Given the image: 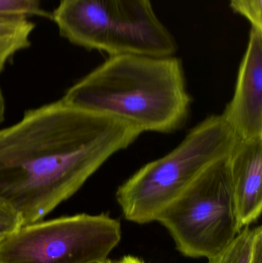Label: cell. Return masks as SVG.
Returning a JSON list of instances; mask_svg holds the SVG:
<instances>
[{
  "instance_id": "cell-12",
  "label": "cell",
  "mask_w": 262,
  "mask_h": 263,
  "mask_svg": "<svg viewBox=\"0 0 262 263\" xmlns=\"http://www.w3.org/2000/svg\"><path fill=\"white\" fill-rule=\"evenodd\" d=\"M23 226L19 213L0 198V241L13 234Z\"/></svg>"
},
{
  "instance_id": "cell-14",
  "label": "cell",
  "mask_w": 262,
  "mask_h": 263,
  "mask_svg": "<svg viewBox=\"0 0 262 263\" xmlns=\"http://www.w3.org/2000/svg\"><path fill=\"white\" fill-rule=\"evenodd\" d=\"M118 263H145L138 258L132 256H124Z\"/></svg>"
},
{
  "instance_id": "cell-17",
  "label": "cell",
  "mask_w": 262,
  "mask_h": 263,
  "mask_svg": "<svg viewBox=\"0 0 262 263\" xmlns=\"http://www.w3.org/2000/svg\"><path fill=\"white\" fill-rule=\"evenodd\" d=\"M256 263H262V258L261 259H260L259 260H258V262Z\"/></svg>"
},
{
  "instance_id": "cell-13",
  "label": "cell",
  "mask_w": 262,
  "mask_h": 263,
  "mask_svg": "<svg viewBox=\"0 0 262 263\" xmlns=\"http://www.w3.org/2000/svg\"><path fill=\"white\" fill-rule=\"evenodd\" d=\"M230 6L247 18L252 27L262 29V0H230Z\"/></svg>"
},
{
  "instance_id": "cell-1",
  "label": "cell",
  "mask_w": 262,
  "mask_h": 263,
  "mask_svg": "<svg viewBox=\"0 0 262 263\" xmlns=\"http://www.w3.org/2000/svg\"><path fill=\"white\" fill-rule=\"evenodd\" d=\"M141 134L63 100L28 111L0 130V198L24 226L39 222Z\"/></svg>"
},
{
  "instance_id": "cell-7",
  "label": "cell",
  "mask_w": 262,
  "mask_h": 263,
  "mask_svg": "<svg viewBox=\"0 0 262 263\" xmlns=\"http://www.w3.org/2000/svg\"><path fill=\"white\" fill-rule=\"evenodd\" d=\"M223 119L238 139L262 136V29L252 27L235 92Z\"/></svg>"
},
{
  "instance_id": "cell-15",
  "label": "cell",
  "mask_w": 262,
  "mask_h": 263,
  "mask_svg": "<svg viewBox=\"0 0 262 263\" xmlns=\"http://www.w3.org/2000/svg\"><path fill=\"white\" fill-rule=\"evenodd\" d=\"M5 114V102L3 98V93H2L1 89H0V123L3 122L4 119Z\"/></svg>"
},
{
  "instance_id": "cell-3",
  "label": "cell",
  "mask_w": 262,
  "mask_h": 263,
  "mask_svg": "<svg viewBox=\"0 0 262 263\" xmlns=\"http://www.w3.org/2000/svg\"><path fill=\"white\" fill-rule=\"evenodd\" d=\"M238 138L221 115H212L191 129L169 154L142 167L116 191L127 220L156 221L162 212L211 165L229 156Z\"/></svg>"
},
{
  "instance_id": "cell-5",
  "label": "cell",
  "mask_w": 262,
  "mask_h": 263,
  "mask_svg": "<svg viewBox=\"0 0 262 263\" xmlns=\"http://www.w3.org/2000/svg\"><path fill=\"white\" fill-rule=\"evenodd\" d=\"M228 156L211 165L157 218L186 257L211 259L240 232Z\"/></svg>"
},
{
  "instance_id": "cell-10",
  "label": "cell",
  "mask_w": 262,
  "mask_h": 263,
  "mask_svg": "<svg viewBox=\"0 0 262 263\" xmlns=\"http://www.w3.org/2000/svg\"><path fill=\"white\" fill-rule=\"evenodd\" d=\"M262 258L261 227L243 229L230 244L209 263H256Z\"/></svg>"
},
{
  "instance_id": "cell-4",
  "label": "cell",
  "mask_w": 262,
  "mask_h": 263,
  "mask_svg": "<svg viewBox=\"0 0 262 263\" xmlns=\"http://www.w3.org/2000/svg\"><path fill=\"white\" fill-rule=\"evenodd\" d=\"M50 18L72 44L110 57H172L177 50L150 0H60Z\"/></svg>"
},
{
  "instance_id": "cell-9",
  "label": "cell",
  "mask_w": 262,
  "mask_h": 263,
  "mask_svg": "<svg viewBox=\"0 0 262 263\" xmlns=\"http://www.w3.org/2000/svg\"><path fill=\"white\" fill-rule=\"evenodd\" d=\"M35 27L26 17H0V72L15 53L29 47Z\"/></svg>"
},
{
  "instance_id": "cell-11",
  "label": "cell",
  "mask_w": 262,
  "mask_h": 263,
  "mask_svg": "<svg viewBox=\"0 0 262 263\" xmlns=\"http://www.w3.org/2000/svg\"><path fill=\"white\" fill-rule=\"evenodd\" d=\"M11 16L50 18V13L40 6L38 0H0V17Z\"/></svg>"
},
{
  "instance_id": "cell-8",
  "label": "cell",
  "mask_w": 262,
  "mask_h": 263,
  "mask_svg": "<svg viewBox=\"0 0 262 263\" xmlns=\"http://www.w3.org/2000/svg\"><path fill=\"white\" fill-rule=\"evenodd\" d=\"M237 227L241 231L262 211V136L238 139L228 156Z\"/></svg>"
},
{
  "instance_id": "cell-6",
  "label": "cell",
  "mask_w": 262,
  "mask_h": 263,
  "mask_svg": "<svg viewBox=\"0 0 262 263\" xmlns=\"http://www.w3.org/2000/svg\"><path fill=\"white\" fill-rule=\"evenodd\" d=\"M121 237V224L106 214L39 221L0 241V263H100Z\"/></svg>"
},
{
  "instance_id": "cell-16",
  "label": "cell",
  "mask_w": 262,
  "mask_h": 263,
  "mask_svg": "<svg viewBox=\"0 0 262 263\" xmlns=\"http://www.w3.org/2000/svg\"><path fill=\"white\" fill-rule=\"evenodd\" d=\"M100 263H114L112 262V261L109 260V259H106V260H105L104 262H102Z\"/></svg>"
},
{
  "instance_id": "cell-2",
  "label": "cell",
  "mask_w": 262,
  "mask_h": 263,
  "mask_svg": "<svg viewBox=\"0 0 262 263\" xmlns=\"http://www.w3.org/2000/svg\"><path fill=\"white\" fill-rule=\"evenodd\" d=\"M63 100L141 133L178 130L192 102L179 59L138 55L110 57L71 87Z\"/></svg>"
}]
</instances>
